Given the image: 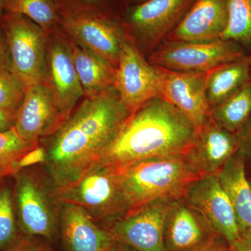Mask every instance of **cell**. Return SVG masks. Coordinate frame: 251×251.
<instances>
[{
	"mask_svg": "<svg viewBox=\"0 0 251 251\" xmlns=\"http://www.w3.org/2000/svg\"><path fill=\"white\" fill-rule=\"evenodd\" d=\"M115 87L85 99L46 145L41 164L54 188L80 177L98 163L130 115Z\"/></svg>",
	"mask_w": 251,
	"mask_h": 251,
	"instance_id": "obj_1",
	"label": "cell"
},
{
	"mask_svg": "<svg viewBox=\"0 0 251 251\" xmlns=\"http://www.w3.org/2000/svg\"><path fill=\"white\" fill-rule=\"evenodd\" d=\"M196 138L192 123L166 99L156 97L130 113L96 165L120 169L145 160L186 154Z\"/></svg>",
	"mask_w": 251,
	"mask_h": 251,
	"instance_id": "obj_2",
	"label": "cell"
},
{
	"mask_svg": "<svg viewBox=\"0 0 251 251\" xmlns=\"http://www.w3.org/2000/svg\"><path fill=\"white\" fill-rule=\"evenodd\" d=\"M116 171L125 214L154 201L184 197L201 178L188 166L184 154L145 160Z\"/></svg>",
	"mask_w": 251,
	"mask_h": 251,
	"instance_id": "obj_3",
	"label": "cell"
},
{
	"mask_svg": "<svg viewBox=\"0 0 251 251\" xmlns=\"http://www.w3.org/2000/svg\"><path fill=\"white\" fill-rule=\"evenodd\" d=\"M14 197L21 234L53 240L59 232L60 203L42 166L27 167L13 175Z\"/></svg>",
	"mask_w": 251,
	"mask_h": 251,
	"instance_id": "obj_4",
	"label": "cell"
},
{
	"mask_svg": "<svg viewBox=\"0 0 251 251\" xmlns=\"http://www.w3.org/2000/svg\"><path fill=\"white\" fill-rule=\"evenodd\" d=\"M60 204H73L85 209L97 222L110 224L126 213L125 201L116 169L95 165L72 182L54 188Z\"/></svg>",
	"mask_w": 251,
	"mask_h": 251,
	"instance_id": "obj_5",
	"label": "cell"
},
{
	"mask_svg": "<svg viewBox=\"0 0 251 251\" xmlns=\"http://www.w3.org/2000/svg\"><path fill=\"white\" fill-rule=\"evenodd\" d=\"M10 69L27 87L44 82L48 35L26 16L12 13L0 15Z\"/></svg>",
	"mask_w": 251,
	"mask_h": 251,
	"instance_id": "obj_6",
	"label": "cell"
},
{
	"mask_svg": "<svg viewBox=\"0 0 251 251\" xmlns=\"http://www.w3.org/2000/svg\"><path fill=\"white\" fill-rule=\"evenodd\" d=\"M247 54L235 41L221 38L202 42L164 41L150 54L149 62L176 72L208 73Z\"/></svg>",
	"mask_w": 251,
	"mask_h": 251,
	"instance_id": "obj_7",
	"label": "cell"
},
{
	"mask_svg": "<svg viewBox=\"0 0 251 251\" xmlns=\"http://www.w3.org/2000/svg\"><path fill=\"white\" fill-rule=\"evenodd\" d=\"M196 0H148L126 8L122 21L130 36L151 53L183 19Z\"/></svg>",
	"mask_w": 251,
	"mask_h": 251,
	"instance_id": "obj_8",
	"label": "cell"
},
{
	"mask_svg": "<svg viewBox=\"0 0 251 251\" xmlns=\"http://www.w3.org/2000/svg\"><path fill=\"white\" fill-rule=\"evenodd\" d=\"M128 37L126 29L115 87L122 103L132 112L150 99L162 96L158 69L145 59L136 44Z\"/></svg>",
	"mask_w": 251,
	"mask_h": 251,
	"instance_id": "obj_9",
	"label": "cell"
},
{
	"mask_svg": "<svg viewBox=\"0 0 251 251\" xmlns=\"http://www.w3.org/2000/svg\"><path fill=\"white\" fill-rule=\"evenodd\" d=\"M175 200H160L126 213L107 226L117 242L134 251H166L167 216Z\"/></svg>",
	"mask_w": 251,
	"mask_h": 251,
	"instance_id": "obj_10",
	"label": "cell"
},
{
	"mask_svg": "<svg viewBox=\"0 0 251 251\" xmlns=\"http://www.w3.org/2000/svg\"><path fill=\"white\" fill-rule=\"evenodd\" d=\"M59 110L69 118L84 97L69 44V37L57 27L48 36L45 79Z\"/></svg>",
	"mask_w": 251,
	"mask_h": 251,
	"instance_id": "obj_11",
	"label": "cell"
},
{
	"mask_svg": "<svg viewBox=\"0 0 251 251\" xmlns=\"http://www.w3.org/2000/svg\"><path fill=\"white\" fill-rule=\"evenodd\" d=\"M59 27L73 41L117 68L126 30L122 18L65 15L60 16Z\"/></svg>",
	"mask_w": 251,
	"mask_h": 251,
	"instance_id": "obj_12",
	"label": "cell"
},
{
	"mask_svg": "<svg viewBox=\"0 0 251 251\" xmlns=\"http://www.w3.org/2000/svg\"><path fill=\"white\" fill-rule=\"evenodd\" d=\"M184 198L227 244L242 235L233 207L217 175L198 179L188 188Z\"/></svg>",
	"mask_w": 251,
	"mask_h": 251,
	"instance_id": "obj_13",
	"label": "cell"
},
{
	"mask_svg": "<svg viewBox=\"0 0 251 251\" xmlns=\"http://www.w3.org/2000/svg\"><path fill=\"white\" fill-rule=\"evenodd\" d=\"M156 67L161 80L162 98L178 109L196 130L201 128L210 118L211 107L206 92L207 73L176 72Z\"/></svg>",
	"mask_w": 251,
	"mask_h": 251,
	"instance_id": "obj_14",
	"label": "cell"
},
{
	"mask_svg": "<svg viewBox=\"0 0 251 251\" xmlns=\"http://www.w3.org/2000/svg\"><path fill=\"white\" fill-rule=\"evenodd\" d=\"M67 119L61 113L45 82L29 86L18 110L14 128L25 141L40 143L53 135Z\"/></svg>",
	"mask_w": 251,
	"mask_h": 251,
	"instance_id": "obj_15",
	"label": "cell"
},
{
	"mask_svg": "<svg viewBox=\"0 0 251 251\" xmlns=\"http://www.w3.org/2000/svg\"><path fill=\"white\" fill-rule=\"evenodd\" d=\"M237 134L231 133L209 118L197 130V138L184 154L185 159L196 175L202 177L216 175L237 152Z\"/></svg>",
	"mask_w": 251,
	"mask_h": 251,
	"instance_id": "obj_16",
	"label": "cell"
},
{
	"mask_svg": "<svg viewBox=\"0 0 251 251\" xmlns=\"http://www.w3.org/2000/svg\"><path fill=\"white\" fill-rule=\"evenodd\" d=\"M59 232L65 251H108L117 240L80 206L60 204Z\"/></svg>",
	"mask_w": 251,
	"mask_h": 251,
	"instance_id": "obj_17",
	"label": "cell"
},
{
	"mask_svg": "<svg viewBox=\"0 0 251 251\" xmlns=\"http://www.w3.org/2000/svg\"><path fill=\"white\" fill-rule=\"evenodd\" d=\"M220 237L184 197L175 200L167 216L166 251H193Z\"/></svg>",
	"mask_w": 251,
	"mask_h": 251,
	"instance_id": "obj_18",
	"label": "cell"
},
{
	"mask_svg": "<svg viewBox=\"0 0 251 251\" xmlns=\"http://www.w3.org/2000/svg\"><path fill=\"white\" fill-rule=\"evenodd\" d=\"M228 23V0H196L165 41L202 42L220 39Z\"/></svg>",
	"mask_w": 251,
	"mask_h": 251,
	"instance_id": "obj_19",
	"label": "cell"
},
{
	"mask_svg": "<svg viewBox=\"0 0 251 251\" xmlns=\"http://www.w3.org/2000/svg\"><path fill=\"white\" fill-rule=\"evenodd\" d=\"M245 161L237 151L216 175L233 207L241 233L251 235V187Z\"/></svg>",
	"mask_w": 251,
	"mask_h": 251,
	"instance_id": "obj_20",
	"label": "cell"
},
{
	"mask_svg": "<svg viewBox=\"0 0 251 251\" xmlns=\"http://www.w3.org/2000/svg\"><path fill=\"white\" fill-rule=\"evenodd\" d=\"M69 39L84 98H94L115 87L117 68Z\"/></svg>",
	"mask_w": 251,
	"mask_h": 251,
	"instance_id": "obj_21",
	"label": "cell"
},
{
	"mask_svg": "<svg viewBox=\"0 0 251 251\" xmlns=\"http://www.w3.org/2000/svg\"><path fill=\"white\" fill-rule=\"evenodd\" d=\"M251 79V54L207 73L206 98L210 107L224 101Z\"/></svg>",
	"mask_w": 251,
	"mask_h": 251,
	"instance_id": "obj_22",
	"label": "cell"
},
{
	"mask_svg": "<svg viewBox=\"0 0 251 251\" xmlns=\"http://www.w3.org/2000/svg\"><path fill=\"white\" fill-rule=\"evenodd\" d=\"M210 117L220 126L237 134L251 117V79L233 95L211 107Z\"/></svg>",
	"mask_w": 251,
	"mask_h": 251,
	"instance_id": "obj_23",
	"label": "cell"
},
{
	"mask_svg": "<svg viewBox=\"0 0 251 251\" xmlns=\"http://www.w3.org/2000/svg\"><path fill=\"white\" fill-rule=\"evenodd\" d=\"M2 13L26 16L40 26L48 35L59 27L60 16L53 0H3Z\"/></svg>",
	"mask_w": 251,
	"mask_h": 251,
	"instance_id": "obj_24",
	"label": "cell"
},
{
	"mask_svg": "<svg viewBox=\"0 0 251 251\" xmlns=\"http://www.w3.org/2000/svg\"><path fill=\"white\" fill-rule=\"evenodd\" d=\"M221 39L235 41L251 54V0H228V23Z\"/></svg>",
	"mask_w": 251,
	"mask_h": 251,
	"instance_id": "obj_25",
	"label": "cell"
},
{
	"mask_svg": "<svg viewBox=\"0 0 251 251\" xmlns=\"http://www.w3.org/2000/svg\"><path fill=\"white\" fill-rule=\"evenodd\" d=\"M4 179L0 181V251L11 247L23 235L15 207L14 184Z\"/></svg>",
	"mask_w": 251,
	"mask_h": 251,
	"instance_id": "obj_26",
	"label": "cell"
},
{
	"mask_svg": "<svg viewBox=\"0 0 251 251\" xmlns=\"http://www.w3.org/2000/svg\"><path fill=\"white\" fill-rule=\"evenodd\" d=\"M40 143L25 141L18 134L14 126L0 132V166L15 167L26 153L39 146Z\"/></svg>",
	"mask_w": 251,
	"mask_h": 251,
	"instance_id": "obj_27",
	"label": "cell"
},
{
	"mask_svg": "<svg viewBox=\"0 0 251 251\" xmlns=\"http://www.w3.org/2000/svg\"><path fill=\"white\" fill-rule=\"evenodd\" d=\"M59 16L90 14L114 18L122 16L114 9L111 0H53Z\"/></svg>",
	"mask_w": 251,
	"mask_h": 251,
	"instance_id": "obj_28",
	"label": "cell"
},
{
	"mask_svg": "<svg viewBox=\"0 0 251 251\" xmlns=\"http://www.w3.org/2000/svg\"><path fill=\"white\" fill-rule=\"evenodd\" d=\"M27 88L9 67L0 69V110L17 111Z\"/></svg>",
	"mask_w": 251,
	"mask_h": 251,
	"instance_id": "obj_29",
	"label": "cell"
},
{
	"mask_svg": "<svg viewBox=\"0 0 251 251\" xmlns=\"http://www.w3.org/2000/svg\"><path fill=\"white\" fill-rule=\"evenodd\" d=\"M2 251H54L45 243L38 240L36 237H22L11 247Z\"/></svg>",
	"mask_w": 251,
	"mask_h": 251,
	"instance_id": "obj_30",
	"label": "cell"
},
{
	"mask_svg": "<svg viewBox=\"0 0 251 251\" xmlns=\"http://www.w3.org/2000/svg\"><path fill=\"white\" fill-rule=\"evenodd\" d=\"M237 135L239 141L237 151L242 153L245 159L247 157L251 160V117Z\"/></svg>",
	"mask_w": 251,
	"mask_h": 251,
	"instance_id": "obj_31",
	"label": "cell"
},
{
	"mask_svg": "<svg viewBox=\"0 0 251 251\" xmlns=\"http://www.w3.org/2000/svg\"><path fill=\"white\" fill-rule=\"evenodd\" d=\"M45 150H44V148L41 145L36 147L34 150H31L30 151L26 153L18 162V171L21 169V168L42 164L44 161H45Z\"/></svg>",
	"mask_w": 251,
	"mask_h": 251,
	"instance_id": "obj_32",
	"label": "cell"
},
{
	"mask_svg": "<svg viewBox=\"0 0 251 251\" xmlns=\"http://www.w3.org/2000/svg\"><path fill=\"white\" fill-rule=\"evenodd\" d=\"M16 110H0V132L13 128L17 117Z\"/></svg>",
	"mask_w": 251,
	"mask_h": 251,
	"instance_id": "obj_33",
	"label": "cell"
},
{
	"mask_svg": "<svg viewBox=\"0 0 251 251\" xmlns=\"http://www.w3.org/2000/svg\"><path fill=\"white\" fill-rule=\"evenodd\" d=\"M193 251H231V249L222 237H218L204 247Z\"/></svg>",
	"mask_w": 251,
	"mask_h": 251,
	"instance_id": "obj_34",
	"label": "cell"
},
{
	"mask_svg": "<svg viewBox=\"0 0 251 251\" xmlns=\"http://www.w3.org/2000/svg\"><path fill=\"white\" fill-rule=\"evenodd\" d=\"M229 246L231 251H251V235L242 234L239 239Z\"/></svg>",
	"mask_w": 251,
	"mask_h": 251,
	"instance_id": "obj_35",
	"label": "cell"
},
{
	"mask_svg": "<svg viewBox=\"0 0 251 251\" xmlns=\"http://www.w3.org/2000/svg\"><path fill=\"white\" fill-rule=\"evenodd\" d=\"M9 67V54L4 33L0 25V69Z\"/></svg>",
	"mask_w": 251,
	"mask_h": 251,
	"instance_id": "obj_36",
	"label": "cell"
},
{
	"mask_svg": "<svg viewBox=\"0 0 251 251\" xmlns=\"http://www.w3.org/2000/svg\"><path fill=\"white\" fill-rule=\"evenodd\" d=\"M16 171L17 169L15 167L0 166V181H2L5 178L12 176Z\"/></svg>",
	"mask_w": 251,
	"mask_h": 251,
	"instance_id": "obj_37",
	"label": "cell"
},
{
	"mask_svg": "<svg viewBox=\"0 0 251 251\" xmlns=\"http://www.w3.org/2000/svg\"><path fill=\"white\" fill-rule=\"evenodd\" d=\"M108 251H134L130 248L126 247L125 244L117 242L116 244Z\"/></svg>",
	"mask_w": 251,
	"mask_h": 251,
	"instance_id": "obj_38",
	"label": "cell"
},
{
	"mask_svg": "<svg viewBox=\"0 0 251 251\" xmlns=\"http://www.w3.org/2000/svg\"><path fill=\"white\" fill-rule=\"evenodd\" d=\"M126 6H135V5L140 4L148 0H125Z\"/></svg>",
	"mask_w": 251,
	"mask_h": 251,
	"instance_id": "obj_39",
	"label": "cell"
},
{
	"mask_svg": "<svg viewBox=\"0 0 251 251\" xmlns=\"http://www.w3.org/2000/svg\"><path fill=\"white\" fill-rule=\"evenodd\" d=\"M3 0H0V14H1V6H2Z\"/></svg>",
	"mask_w": 251,
	"mask_h": 251,
	"instance_id": "obj_40",
	"label": "cell"
},
{
	"mask_svg": "<svg viewBox=\"0 0 251 251\" xmlns=\"http://www.w3.org/2000/svg\"><path fill=\"white\" fill-rule=\"evenodd\" d=\"M249 183H250L251 187V179L249 180Z\"/></svg>",
	"mask_w": 251,
	"mask_h": 251,
	"instance_id": "obj_41",
	"label": "cell"
},
{
	"mask_svg": "<svg viewBox=\"0 0 251 251\" xmlns=\"http://www.w3.org/2000/svg\"><path fill=\"white\" fill-rule=\"evenodd\" d=\"M0 15H1V14H0Z\"/></svg>",
	"mask_w": 251,
	"mask_h": 251,
	"instance_id": "obj_42",
	"label": "cell"
}]
</instances>
